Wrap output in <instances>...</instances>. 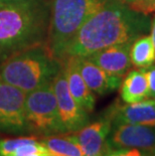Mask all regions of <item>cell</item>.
Instances as JSON below:
<instances>
[{"instance_id": "26", "label": "cell", "mask_w": 155, "mask_h": 156, "mask_svg": "<svg viewBox=\"0 0 155 156\" xmlns=\"http://www.w3.org/2000/svg\"><path fill=\"white\" fill-rule=\"evenodd\" d=\"M2 81V80H1V77H0V82H1Z\"/></svg>"}, {"instance_id": "7", "label": "cell", "mask_w": 155, "mask_h": 156, "mask_svg": "<svg viewBox=\"0 0 155 156\" xmlns=\"http://www.w3.org/2000/svg\"><path fill=\"white\" fill-rule=\"evenodd\" d=\"M26 93L0 82V130L22 133L27 131L25 121Z\"/></svg>"}, {"instance_id": "10", "label": "cell", "mask_w": 155, "mask_h": 156, "mask_svg": "<svg viewBox=\"0 0 155 156\" xmlns=\"http://www.w3.org/2000/svg\"><path fill=\"white\" fill-rule=\"evenodd\" d=\"M105 116L112 125L136 124L155 126V99L143 100L132 104H114L108 109Z\"/></svg>"}, {"instance_id": "28", "label": "cell", "mask_w": 155, "mask_h": 156, "mask_svg": "<svg viewBox=\"0 0 155 156\" xmlns=\"http://www.w3.org/2000/svg\"><path fill=\"white\" fill-rule=\"evenodd\" d=\"M154 152H155V151H154Z\"/></svg>"}, {"instance_id": "1", "label": "cell", "mask_w": 155, "mask_h": 156, "mask_svg": "<svg viewBox=\"0 0 155 156\" xmlns=\"http://www.w3.org/2000/svg\"><path fill=\"white\" fill-rule=\"evenodd\" d=\"M149 29L148 15L132 9L123 0H110L80 28L69 46L65 58L89 56L109 46L133 42Z\"/></svg>"}, {"instance_id": "14", "label": "cell", "mask_w": 155, "mask_h": 156, "mask_svg": "<svg viewBox=\"0 0 155 156\" xmlns=\"http://www.w3.org/2000/svg\"><path fill=\"white\" fill-rule=\"evenodd\" d=\"M149 96L145 69H133L128 73L121 85V98L127 104L143 101Z\"/></svg>"}, {"instance_id": "19", "label": "cell", "mask_w": 155, "mask_h": 156, "mask_svg": "<svg viewBox=\"0 0 155 156\" xmlns=\"http://www.w3.org/2000/svg\"><path fill=\"white\" fill-rule=\"evenodd\" d=\"M132 9L138 12H141L143 14L149 15L151 13L155 12V0H149V1H132L128 3Z\"/></svg>"}, {"instance_id": "8", "label": "cell", "mask_w": 155, "mask_h": 156, "mask_svg": "<svg viewBox=\"0 0 155 156\" xmlns=\"http://www.w3.org/2000/svg\"><path fill=\"white\" fill-rule=\"evenodd\" d=\"M112 129V123L104 116L100 120L85 125L75 132H70L69 137L80 147L84 156H104L111 150L108 136Z\"/></svg>"}, {"instance_id": "12", "label": "cell", "mask_w": 155, "mask_h": 156, "mask_svg": "<svg viewBox=\"0 0 155 156\" xmlns=\"http://www.w3.org/2000/svg\"><path fill=\"white\" fill-rule=\"evenodd\" d=\"M74 58L85 83L93 93L98 95H106L120 87V77L108 74L87 56Z\"/></svg>"}, {"instance_id": "16", "label": "cell", "mask_w": 155, "mask_h": 156, "mask_svg": "<svg viewBox=\"0 0 155 156\" xmlns=\"http://www.w3.org/2000/svg\"><path fill=\"white\" fill-rule=\"evenodd\" d=\"M41 141L52 154L58 156H84L78 144L72 140L69 135H49L45 136Z\"/></svg>"}, {"instance_id": "25", "label": "cell", "mask_w": 155, "mask_h": 156, "mask_svg": "<svg viewBox=\"0 0 155 156\" xmlns=\"http://www.w3.org/2000/svg\"><path fill=\"white\" fill-rule=\"evenodd\" d=\"M124 2H126V3H129L130 1H132V0H123Z\"/></svg>"}, {"instance_id": "4", "label": "cell", "mask_w": 155, "mask_h": 156, "mask_svg": "<svg viewBox=\"0 0 155 156\" xmlns=\"http://www.w3.org/2000/svg\"><path fill=\"white\" fill-rule=\"evenodd\" d=\"M110 0H51L47 48L64 62L69 46L83 24Z\"/></svg>"}, {"instance_id": "6", "label": "cell", "mask_w": 155, "mask_h": 156, "mask_svg": "<svg viewBox=\"0 0 155 156\" xmlns=\"http://www.w3.org/2000/svg\"><path fill=\"white\" fill-rule=\"evenodd\" d=\"M58 114L65 132H75L88 124V112L78 104L69 89L64 65L51 81Z\"/></svg>"}, {"instance_id": "22", "label": "cell", "mask_w": 155, "mask_h": 156, "mask_svg": "<svg viewBox=\"0 0 155 156\" xmlns=\"http://www.w3.org/2000/svg\"><path fill=\"white\" fill-rule=\"evenodd\" d=\"M150 29H151V39H152L154 48H155V15L152 20L150 21Z\"/></svg>"}, {"instance_id": "23", "label": "cell", "mask_w": 155, "mask_h": 156, "mask_svg": "<svg viewBox=\"0 0 155 156\" xmlns=\"http://www.w3.org/2000/svg\"><path fill=\"white\" fill-rule=\"evenodd\" d=\"M49 153V151L48 150H44V151H41V152H36V153L33 154H30V155H27V156H48Z\"/></svg>"}, {"instance_id": "13", "label": "cell", "mask_w": 155, "mask_h": 156, "mask_svg": "<svg viewBox=\"0 0 155 156\" xmlns=\"http://www.w3.org/2000/svg\"><path fill=\"white\" fill-rule=\"evenodd\" d=\"M64 69L65 72L69 89L72 96L82 108H84L88 113L94 110L96 99L94 93L88 88L82 77L80 71L76 64V59L74 56H68L62 62Z\"/></svg>"}, {"instance_id": "20", "label": "cell", "mask_w": 155, "mask_h": 156, "mask_svg": "<svg viewBox=\"0 0 155 156\" xmlns=\"http://www.w3.org/2000/svg\"><path fill=\"white\" fill-rule=\"evenodd\" d=\"M145 74H146L148 88H149V96L148 97L155 99V65L149 67L148 69H145Z\"/></svg>"}, {"instance_id": "24", "label": "cell", "mask_w": 155, "mask_h": 156, "mask_svg": "<svg viewBox=\"0 0 155 156\" xmlns=\"http://www.w3.org/2000/svg\"><path fill=\"white\" fill-rule=\"evenodd\" d=\"M132 1H136V0H132ZM132 1H130V2H132ZM138 1H149V0H138ZM127 4H128V3H127Z\"/></svg>"}, {"instance_id": "2", "label": "cell", "mask_w": 155, "mask_h": 156, "mask_svg": "<svg viewBox=\"0 0 155 156\" xmlns=\"http://www.w3.org/2000/svg\"><path fill=\"white\" fill-rule=\"evenodd\" d=\"M51 4L49 0L0 3V62L17 52L47 45Z\"/></svg>"}, {"instance_id": "18", "label": "cell", "mask_w": 155, "mask_h": 156, "mask_svg": "<svg viewBox=\"0 0 155 156\" xmlns=\"http://www.w3.org/2000/svg\"><path fill=\"white\" fill-rule=\"evenodd\" d=\"M47 149L48 148L42 143V141H38L35 137L32 139L31 141L19 146V147L9 156H27V155L36 153V152L44 151V150H47Z\"/></svg>"}, {"instance_id": "27", "label": "cell", "mask_w": 155, "mask_h": 156, "mask_svg": "<svg viewBox=\"0 0 155 156\" xmlns=\"http://www.w3.org/2000/svg\"><path fill=\"white\" fill-rule=\"evenodd\" d=\"M0 156H1V155H0Z\"/></svg>"}, {"instance_id": "5", "label": "cell", "mask_w": 155, "mask_h": 156, "mask_svg": "<svg viewBox=\"0 0 155 156\" xmlns=\"http://www.w3.org/2000/svg\"><path fill=\"white\" fill-rule=\"evenodd\" d=\"M25 121L27 131L44 136L65 133L51 82L26 94Z\"/></svg>"}, {"instance_id": "9", "label": "cell", "mask_w": 155, "mask_h": 156, "mask_svg": "<svg viewBox=\"0 0 155 156\" xmlns=\"http://www.w3.org/2000/svg\"><path fill=\"white\" fill-rule=\"evenodd\" d=\"M108 143L119 149L137 148L149 152L155 151V126L119 124L110 132Z\"/></svg>"}, {"instance_id": "21", "label": "cell", "mask_w": 155, "mask_h": 156, "mask_svg": "<svg viewBox=\"0 0 155 156\" xmlns=\"http://www.w3.org/2000/svg\"><path fill=\"white\" fill-rule=\"evenodd\" d=\"M41 0H0L2 4H17V3H26V2H35Z\"/></svg>"}, {"instance_id": "17", "label": "cell", "mask_w": 155, "mask_h": 156, "mask_svg": "<svg viewBox=\"0 0 155 156\" xmlns=\"http://www.w3.org/2000/svg\"><path fill=\"white\" fill-rule=\"evenodd\" d=\"M33 138H35L34 136H30V137H20V138H15V139H4V140H0V155L1 156L11 155L19 146L31 141Z\"/></svg>"}, {"instance_id": "15", "label": "cell", "mask_w": 155, "mask_h": 156, "mask_svg": "<svg viewBox=\"0 0 155 156\" xmlns=\"http://www.w3.org/2000/svg\"><path fill=\"white\" fill-rule=\"evenodd\" d=\"M132 65L139 69H148L155 62V48L150 35H142L131 45Z\"/></svg>"}, {"instance_id": "3", "label": "cell", "mask_w": 155, "mask_h": 156, "mask_svg": "<svg viewBox=\"0 0 155 156\" xmlns=\"http://www.w3.org/2000/svg\"><path fill=\"white\" fill-rule=\"evenodd\" d=\"M62 66L47 45L17 52L0 62V77L26 94L52 81Z\"/></svg>"}, {"instance_id": "11", "label": "cell", "mask_w": 155, "mask_h": 156, "mask_svg": "<svg viewBox=\"0 0 155 156\" xmlns=\"http://www.w3.org/2000/svg\"><path fill=\"white\" fill-rule=\"evenodd\" d=\"M133 42L109 46L87 56L110 75L122 78L132 66L130 51Z\"/></svg>"}]
</instances>
